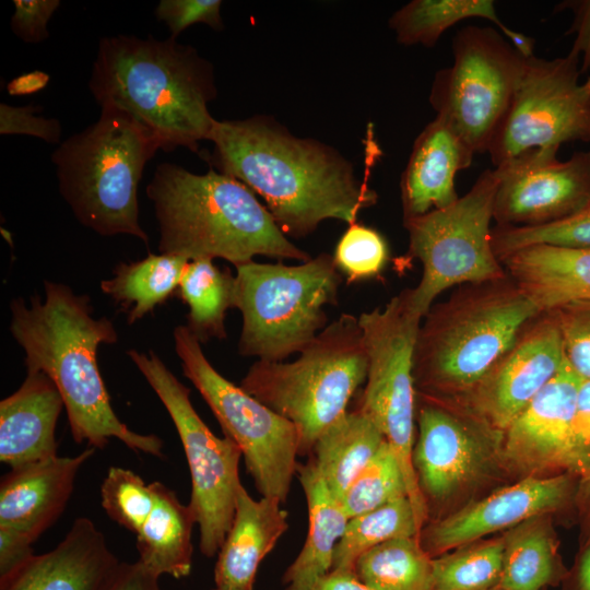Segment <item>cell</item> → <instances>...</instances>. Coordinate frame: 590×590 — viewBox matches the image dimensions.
<instances>
[{"mask_svg": "<svg viewBox=\"0 0 590 590\" xmlns=\"http://www.w3.org/2000/svg\"><path fill=\"white\" fill-rule=\"evenodd\" d=\"M503 556L502 534L434 557V590H493L500 582Z\"/></svg>", "mask_w": 590, "mask_h": 590, "instance_id": "cell-35", "label": "cell"}, {"mask_svg": "<svg viewBox=\"0 0 590 590\" xmlns=\"http://www.w3.org/2000/svg\"><path fill=\"white\" fill-rule=\"evenodd\" d=\"M574 505L577 508L585 541L590 542V475L578 480Z\"/></svg>", "mask_w": 590, "mask_h": 590, "instance_id": "cell-50", "label": "cell"}, {"mask_svg": "<svg viewBox=\"0 0 590 590\" xmlns=\"http://www.w3.org/2000/svg\"><path fill=\"white\" fill-rule=\"evenodd\" d=\"M416 425L412 464L428 521L504 471L503 433L465 403L416 394Z\"/></svg>", "mask_w": 590, "mask_h": 590, "instance_id": "cell-14", "label": "cell"}, {"mask_svg": "<svg viewBox=\"0 0 590 590\" xmlns=\"http://www.w3.org/2000/svg\"><path fill=\"white\" fill-rule=\"evenodd\" d=\"M274 497L252 498L240 488L231 528L217 553L215 588L252 590L257 570L288 529V514Z\"/></svg>", "mask_w": 590, "mask_h": 590, "instance_id": "cell-25", "label": "cell"}, {"mask_svg": "<svg viewBox=\"0 0 590 590\" xmlns=\"http://www.w3.org/2000/svg\"><path fill=\"white\" fill-rule=\"evenodd\" d=\"M101 503L111 520L134 534L138 560L146 569L158 577L190 575L197 520L173 489L160 481L146 484L130 469L110 467L101 485Z\"/></svg>", "mask_w": 590, "mask_h": 590, "instance_id": "cell-16", "label": "cell"}, {"mask_svg": "<svg viewBox=\"0 0 590 590\" xmlns=\"http://www.w3.org/2000/svg\"><path fill=\"white\" fill-rule=\"evenodd\" d=\"M570 10L573 21L567 35H575L569 51L580 59L581 74L590 71V0H567L556 7V11Z\"/></svg>", "mask_w": 590, "mask_h": 590, "instance_id": "cell-44", "label": "cell"}, {"mask_svg": "<svg viewBox=\"0 0 590 590\" xmlns=\"http://www.w3.org/2000/svg\"><path fill=\"white\" fill-rule=\"evenodd\" d=\"M174 341L185 377L200 392L224 436L239 447L257 491L261 496L274 497L284 504L298 465L296 427L223 377L187 326L174 329Z\"/></svg>", "mask_w": 590, "mask_h": 590, "instance_id": "cell-11", "label": "cell"}, {"mask_svg": "<svg viewBox=\"0 0 590 590\" xmlns=\"http://www.w3.org/2000/svg\"><path fill=\"white\" fill-rule=\"evenodd\" d=\"M221 5L220 0H162L155 16L167 25L170 36L177 38L187 27L198 23L222 31Z\"/></svg>", "mask_w": 590, "mask_h": 590, "instance_id": "cell-40", "label": "cell"}, {"mask_svg": "<svg viewBox=\"0 0 590 590\" xmlns=\"http://www.w3.org/2000/svg\"><path fill=\"white\" fill-rule=\"evenodd\" d=\"M498 259L542 312L571 303H590V248L536 245Z\"/></svg>", "mask_w": 590, "mask_h": 590, "instance_id": "cell-26", "label": "cell"}, {"mask_svg": "<svg viewBox=\"0 0 590 590\" xmlns=\"http://www.w3.org/2000/svg\"><path fill=\"white\" fill-rule=\"evenodd\" d=\"M581 378L566 363L503 432L504 471L518 480L563 472Z\"/></svg>", "mask_w": 590, "mask_h": 590, "instance_id": "cell-20", "label": "cell"}, {"mask_svg": "<svg viewBox=\"0 0 590 590\" xmlns=\"http://www.w3.org/2000/svg\"><path fill=\"white\" fill-rule=\"evenodd\" d=\"M367 370L358 318L344 312L328 323L297 359H258L239 386L290 421L298 432L299 456H310L320 435L347 412Z\"/></svg>", "mask_w": 590, "mask_h": 590, "instance_id": "cell-7", "label": "cell"}, {"mask_svg": "<svg viewBox=\"0 0 590 590\" xmlns=\"http://www.w3.org/2000/svg\"><path fill=\"white\" fill-rule=\"evenodd\" d=\"M580 59L527 58L521 81L489 143L494 167L523 152L590 142V75L580 82Z\"/></svg>", "mask_w": 590, "mask_h": 590, "instance_id": "cell-15", "label": "cell"}, {"mask_svg": "<svg viewBox=\"0 0 590 590\" xmlns=\"http://www.w3.org/2000/svg\"><path fill=\"white\" fill-rule=\"evenodd\" d=\"M161 150L126 111L101 107L98 119L51 154L58 187L76 220L102 236L131 235L148 245L139 222V184Z\"/></svg>", "mask_w": 590, "mask_h": 590, "instance_id": "cell-6", "label": "cell"}, {"mask_svg": "<svg viewBox=\"0 0 590 590\" xmlns=\"http://www.w3.org/2000/svg\"><path fill=\"white\" fill-rule=\"evenodd\" d=\"M423 317L405 288L382 308L358 317L368 357L359 409L379 427L402 469L408 497L417 518L427 517L412 464L416 427V391L413 356Z\"/></svg>", "mask_w": 590, "mask_h": 590, "instance_id": "cell-9", "label": "cell"}, {"mask_svg": "<svg viewBox=\"0 0 590 590\" xmlns=\"http://www.w3.org/2000/svg\"><path fill=\"white\" fill-rule=\"evenodd\" d=\"M385 441L376 423L357 408L347 411L320 435L309 458L332 493L341 499Z\"/></svg>", "mask_w": 590, "mask_h": 590, "instance_id": "cell-30", "label": "cell"}, {"mask_svg": "<svg viewBox=\"0 0 590 590\" xmlns=\"http://www.w3.org/2000/svg\"><path fill=\"white\" fill-rule=\"evenodd\" d=\"M120 564L95 523L79 517L55 548L1 578L0 590H106Z\"/></svg>", "mask_w": 590, "mask_h": 590, "instance_id": "cell-21", "label": "cell"}, {"mask_svg": "<svg viewBox=\"0 0 590 590\" xmlns=\"http://www.w3.org/2000/svg\"><path fill=\"white\" fill-rule=\"evenodd\" d=\"M160 577L146 569L139 560L121 563L106 590H162Z\"/></svg>", "mask_w": 590, "mask_h": 590, "instance_id": "cell-46", "label": "cell"}, {"mask_svg": "<svg viewBox=\"0 0 590 590\" xmlns=\"http://www.w3.org/2000/svg\"><path fill=\"white\" fill-rule=\"evenodd\" d=\"M212 590H221V589H219V588H214V589H212Z\"/></svg>", "mask_w": 590, "mask_h": 590, "instance_id": "cell-52", "label": "cell"}, {"mask_svg": "<svg viewBox=\"0 0 590 590\" xmlns=\"http://www.w3.org/2000/svg\"><path fill=\"white\" fill-rule=\"evenodd\" d=\"M13 5L11 30L21 40L37 44L49 38L47 25L59 0H14Z\"/></svg>", "mask_w": 590, "mask_h": 590, "instance_id": "cell-43", "label": "cell"}, {"mask_svg": "<svg viewBox=\"0 0 590 590\" xmlns=\"http://www.w3.org/2000/svg\"><path fill=\"white\" fill-rule=\"evenodd\" d=\"M402 497H408L405 479L393 450L385 441L351 482L341 502L351 519Z\"/></svg>", "mask_w": 590, "mask_h": 590, "instance_id": "cell-36", "label": "cell"}, {"mask_svg": "<svg viewBox=\"0 0 590 590\" xmlns=\"http://www.w3.org/2000/svg\"><path fill=\"white\" fill-rule=\"evenodd\" d=\"M333 258L349 282H356L377 276L388 261L389 249L376 229L356 222L339 239Z\"/></svg>", "mask_w": 590, "mask_h": 590, "instance_id": "cell-38", "label": "cell"}, {"mask_svg": "<svg viewBox=\"0 0 590 590\" xmlns=\"http://www.w3.org/2000/svg\"><path fill=\"white\" fill-rule=\"evenodd\" d=\"M49 79V74L46 72L35 70L20 74L11 80L7 85V90L12 96L34 94L45 88Z\"/></svg>", "mask_w": 590, "mask_h": 590, "instance_id": "cell-49", "label": "cell"}, {"mask_svg": "<svg viewBox=\"0 0 590 590\" xmlns=\"http://www.w3.org/2000/svg\"><path fill=\"white\" fill-rule=\"evenodd\" d=\"M560 590H590V542L582 543Z\"/></svg>", "mask_w": 590, "mask_h": 590, "instance_id": "cell-47", "label": "cell"}, {"mask_svg": "<svg viewBox=\"0 0 590 590\" xmlns=\"http://www.w3.org/2000/svg\"><path fill=\"white\" fill-rule=\"evenodd\" d=\"M422 527L410 499L402 497L349 520L333 556L332 569L353 570L366 552L399 538H418Z\"/></svg>", "mask_w": 590, "mask_h": 590, "instance_id": "cell-34", "label": "cell"}, {"mask_svg": "<svg viewBox=\"0 0 590 590\" xmlns=\"http://www.w3.org/2000/svg\"><path fill=\"white\" fill-rule=\"evenodd\" d=\"M491 236L497 258L536 245L590 248V204L567 219L542 226L496 225Z\"/></svg>", "mask_w": 590, "mask_h": 590, "instance_id": "cell-37", "label": "cell"}, {"mask_svg": "<svg viewBox=\"0 0 590 590\" xmlns=\"http://www.w3.org/2000/svg\"><path fill=\"white\" fill-rule=\"evenodd\" d=\"M493 590H502V589L497 587V588H495V589H493Z\"/></svg>", "mask_w": 590, "mask_h": 590, "instance_id": "cell-51", "label": "cell"}, {"mask_svg": "<svg viewBox=\"0 0 590 590\" xmlns=\"http://www.w3.org/2000/svg\"><path fill=\"white\" fill-rule=\"evenodd\" d=\"M451 49L452 64L435 74L429 103L474 153H487L528 57L488 26L459 30Z\"/></svg>", "mask_w": 590, "mask_h": 590, "instance_id": "cell-12", "label": "cell"}, {"mask_svg": "<svg viewBox=\"0 0 590 590\" xmlns=\"http://www.w3.org/2000/svg\"><path fill=\"white\" fill-rule=\"evenodd\" d=\"M578 479L567 472L528 476L428 521L418 541L432 557L574 505Z\"/></svg>", "mask_w": 590, "mask_h": 590, "instance_id": "cell-18", "label": "cell"}, {"mask_svg": "<svg viewBox=\"0 0 590 590\" xmlns=\"http://www.w3.org/2000/svg\"><path fill=\"white\" fill-rule=\"evenodd\" d=\"M39 106H11L0 104V134H25L44 140L50 144H60L61 125L56 118L36 116Z\"/></svg>", "mask_w": 590, "mask_h": 590, "instance_id": "cell-42", "label": "cell"}, {"mask_svg": "<svg viewBox=\"0 0 590 590\" xmlns=\"http://www.w3.org/2000/svg\"><path fill=\"white\" fill-rule=\"evenodd\" d=\"M564 364L555 315L541 312L522 328L514 344L461 402L503 433Z\"/></svg>", "mask_w": 590, "mask_h": 590, "instance_id": "cell-19", "label": "cell"}, {"mask_svg": "<svg viewBox=\"0 0 590 590\" xmlns=\"http://www.w3.org/2000/svg\"><path fill=\"white\" fill-rule=\"evenodd\" d=\"M474 154L440 117L427 123L416 137L401 176L403 221L457 201L456 175L471 166Z\"/></svg>", "mask_w": 590, "mask_h": 590, "instance_id": "cell-23", "label": "cell"}, {"mask_svg": "<svg viewBox=\"0 0 590 590\" xmlns=\"http://www.w3.org/2000/svg\"><path fill=\"white\" fill-rule=\"evenodd\" d=\"M179 296L188 306L187 327L200 343L226 339L225 317L234 308L235 276L213 260L189 261L182 272Z\"/></svg>", "mask_w": 590, "mask_h": 590, "instance_id": "cell-32", "label": "cell"}, {"mask_svg": "<svg viewBox=\"0 0 590 590\" xmlns=\"http://www.w3.org/2000/svg\"><path fill=\"white\" fill-rule=\"evenodd\" d=\"M127 355L168 412L181 441L191 476L192 508L200 532L199 546L206 557L217 555L234 519L239 479V447L217 437L202 421L190 400V390L152 350H129Z\"/></svg>", "mask_w": 590, "mask_h": 590, "instance_id": "cell-13", "label": "cell"}, {"mask_svg": "<svg viewBox=\"0 0 590 590\" xmlns=\"http://www.w3.org/2000/svg\"><path fill=\"white\" fill-rule=\"evenodd\" d=\"M541 312L508 274L460 285L421 322L413 356L416 394L464 400Z\"/></svg>", "mask_w": 590, "mask_h": 590, "instance_id": "cell-5", "label": "cell"}, {"mask_svg": "<svg viewBox=\"0 0 590 590\" xmlns=\"http://www.w3.org/2000/svg\"><path fill=\"white\" fill-rule=\"evenodd\" d=\"M87 447L74 457H52L11 469L0 483V527L35 542L67 507L81 467L94 455Z\"/></svg>", "mask_w": 590, "mask_h": 590, "instance_id": "cell-22", "label": "cell"}, {"mask_svg": "<svg viewBox=\"0 0 590 590\" xmlns=\"http://www.w3.org/2000/svg\"><path fill=\"white\" fill-rule=\"evenodd\" d=\"M550 311L559 327L566 363L581 379L590 380V303H571Z\"/></svg>", "mask_w": 590, "mask_h": 590, "instance_id": "cell-39", "label": "cell"}, {"mask_svg": "<svg viewBox=\"0 0 590 590\" xmlns=\"http://www.w3.org/2000/svg\"><path fill=\"white\" fill-rule=\"evenodd\" d=\"M296 475L307 502L308 530L300 552L282 577L283 590H309L331 571L335 547L350 520L310 458L298 463Z\"/></svg>", "mask_w": 590, "mask_h": 590, "instance_id": "cell-27", "label": "cell"}, {"mask_svg": "<svg viewBox=\"0 0 590 590\" xmlns=\"http://www.w3.org/2000/svg\"><path fill=\"white\" fill-rule=\"evenodd\" d=\"M235 268L241 356L283 362L302 353L328 326L326 307L338 304L343 280L333 256L323 252L295 266L252 260Z\"/></svg>", "mask_w": 590, "mask_h": 590, "instance_id": "cell-8", "label": "cell"}, {"mask_svg": "<svg viewBox=\"0 0 590 590\" xmlns=\"http://www.w3.org/2000/svg\"><path fill=\"white\" fill-rule=\"evenodd\" d=\"M502 590H546L567 575L558 552L552 515L530 518L505 531Z\"/></svg>", "mask_w": 590, "mask_h": 590, "instance_id": "cell-28", "label": "cell"}, {"mask_svg": "<svg viewBox=\"0 0 590 590\" xmlns=\"http://www.w3.org/2000/svg\"><path fill=\"white\" fill-rule=\"evenodd\" d=\"M146 196L158 222L161 253L188 261L222 258L235 267L256 256L311 258L286 237L253 191L214 169L199 175L161 163Z\"/></svg>", "mask_w": 590, "mask_h": 590, "instance_id": "cell-4", "label": "cell"}, {"mask_svg": "<svg viewBox=\"0 0 590 590\" xmlns=\"http://www.w3.org/2000/svg\"><path fill=\"white\" fill-rule=\"evenodd\" d=\"M557 149H535L494 168L496 225L534 227L567 219L590 204V151L557 158Z\"/></svg>", "mask_w": 590, "mask_h": 590, "instance_id": "cell-17", "label": "cell"}, {"mask_svg": "<svg viewBox=\"0 0 590 590\" xmlns=\"http://www.w3.org/2000/svg\"><path fill=\"white\" fill-rule=\"evenodd\" d=\"M563 472L590 475V380L581 379Z\"/></svg>", "mask_w": 590, "mask_h": 590, "instance_id": "cell-41", "label": "cell"}, {"mask_svg": "<svg viewBox=\"0 0 590 590\" xmlns=\"http://www.w3.org/2000/svg\"><path fill=\"white\" fill-rule=\"evenodd\" d=\"M309 590H373L363 583L353 570L331 569Z\"/></svg>", "mask_w": 590, "mask_h": 590, "instance_id": "cell-48", "label": "cell"}, {"mask_svg": "<svg viewBox=\"0 0 590 590\" xmlns=\"http://www.w3.org/2000/svg\"><path fill=\"white\" fill-rule=\"evenodd\" d=\"M62 397L42 371L26 378L0 402V461L11 469L58 456L56 426Z\"/></svg>", "mask_w": 590, "mask_h": 590, "instance_id": "cell-24", "label": "cell"}, {"mask_svg": "<svg viewBox=\"0 0 590 590\" xmlns=\"http://www.w3.org/2000/svg\"><path fill=\"white\" fill-rule=\"evenodd\" d=\"M497 177L485 169L471 189L450 205L403 221L408 255L423 267L417 286L410 288L414 308L424 318L445 290L507 276L491 236Z\"/></svg>", "mask_w": 590, "mask_h": 590, "instance_id": "cell-10", "label": "cell"}, {"mask_svg": "<svg viewBox=\"0 0 590 590\" xmlns=\"http://www.w3.org/2000/svg\"><path fill=\"white\" fill-rule=\"evenodd\" d=\"M209 141L212 169L259 194L285 235L304 237L328 219L351 225L376 202L337 150L297 138L272 118L215 120Z\"/></svg>", "mask_w": 590, "mask_h": 590, "instance_id": "cell-1", "label": "cell"}, {"mask_svg": "<svg viewBox=\"0 0 590 590\" xmlns=\"http://www.w3.org/2000/svg\"><path fill=\"white\" fill-rule=\"evenodd\" d=\"M468 19L493 22L522 55H533L534 40L505 25L492 0H413L391 15L389 26L398 43L430 48L448 28Z\"/></svg>", "mask_w": 590, "mask_h": 590, "instance_id": "cell-29", "label": "cell"}, {"mask_svg": "<svg viewBox=\"0 0 590 590\" xmlns=\"http://www.w3.org/2000/svg\"><path fill=\"white\" fill-rule=\"evenodd\" d=\"M33 544L23 533L0 527V579L34 555Z\"/></svg>", "mask_w": 590, "mask_h": 590, "instance_id": "cell-45", "label": "cell"}, {"mask_svg": "<svg viewBox=\"0 0 590 590\" xmlns=\"http://www.w3.org/2000/svg\"><path fill=\"white\" fill-rule=\"evenodd\" d=\"M189 261L170 253H149L132 262H121L113 276L101 282V290L134 323L164 304L178 288Z\"/></svg>", "mask_w": 590, "mask_h": 590, "instance_id": "cell-31", "label": "cell"}, {"mask_svg": "<svg viewBox=\"0 0 590 590\" xmlns=\"http://www.w3.org/2000/svg\"><path fill=\"white\" fill-rule=\"evenodd\" d=\"M357 578L373 590H434L433 558L417 538H399L364 553Z\"/></svg>", "mask_w": 590, "mask_h": 590, "instance_id": "cell-33", "label": "cell"}, {"mask_svg": "<svg viewBox=\"0 0 590 590\" xmlns=\"http://www.w3.org/2000/svg\"><path fill=\"white\" fill-rule=\"evenodd\" d=\"M88 87L101 107L129 114L164 152L198 153L216 120L208 106L217 94L212 63L172 36L101 38Z\"/></svg>", "mask_w": 590, "mask_h": 590, "instance_id": "cell-3", "label": "cell"}, {"mask_svg": "<svg viewBox=\"0 0 590 590\" xmlns=\"http://www.w3.org/2000/svg\"><path fill=\"white\" fill-rule=\"evenodd\" d=\"M45 298L10 304V332L24 350L27 371H42L59 390L72 438L95 449L110 438L135 452L163 457L164 441L156 435L131 430L116 415L98 365L99 344L118 341L114 323L95 318L90 297L66 284L44 282Z\"/></svg>", "mask_w": 590, "mask_h": 590, "instance_id": "cell-2", "label": "cell"}]
</instances>
